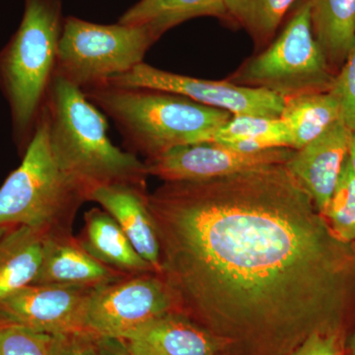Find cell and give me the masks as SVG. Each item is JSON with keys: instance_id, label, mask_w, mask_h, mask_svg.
<instances>
[{"instance_id": "f1b7e54d", "label": "cell", "mask_w": 355, "mask_h": 355, "mask_svg": "<svg viewBox=\"0 0 355 355\" xmlns=\"http://www.w3.org/2000/svg\"><path fill=\"white\" fill-rule=\"evenodd\" d=\"M349 159L355 172V132L352 133L349 142Z\"/></svg>"}, {"instance_id": "4316f807", "label": "cell", "mask_w": 355, "mask_h": 355, "mask_svg": "<svg viewBox=\"0 0 355 355\" xmlns=\"http://www.w3.org/2000/svg\"><path fill=\"white\" fill-rule=\"evenodd\" d=\"M287 355H345L342 331H316Z\"/></svg>"}, {"instance_id": "3957f363", "label": "cell", "mask_w": 355, "mask_h": 355, "mask_svg": "<svg viewBox=\"0 0 355 355\" xmlns=\"http://www.w3.org/2000/svg\"><path fill=\"white\" fill-rule=\"evenodd\" d=\"M83 91L114 121L127 151L141 154L146 161L176 147L212 142L233 116L225 110L156 89L103 83Z\"/></svg>"}, {"instance_id": "277c9868", "label": "cell", "mask_w": 355, "mask_h": 355, "mask_svg": "<svg viewBox=\"0 0 355 355\" xmlns=\"http://www.w3.org/2000/svg\"><path fill=\"white\" fill-rule=\"evenodd\" d=\"M17 30L0 50V92L8 104L14 144L25 153L57 74L64 27L62 0H23Z\"/></svg>"}, {"instance_id": "5b68a950", "label": "cell", "mask_w": 355, "mask_h": 355, "mask_svg": "<svg viewBox=\"0 0 355 355\" xmlns=\"http://www.w3.org/2000/svg\"><path fill=\"white\" fill-rule=\"evenodd\" d=\"M85 202L83 189L53 158L44 109L22 162L0 187V227L28 226L53 234L72 233L76 214Z\"/></svg>"}, {"instance_id": "4fadbf2b", "label": "cell", "mask_w": 355, "mask_h": 355, "mask_svg": "<svg viewBox=\"0 0 355 355\" xmlns=\"http://www.w3.org/2000/svg\"><path fill=\"white\" fill-rule=\"evenodd\" d=\"M135 355H221L225 343L183 313L151 320L123 338Z\"/></svg>"}, {"instance_id": "30bf717a", "label": "cell", "mask_w": 355, "mask_h": 355, "mask_svg": "<svg viewBox=\"0 0 355 355\" xmlns=\"http://www.w3.org/2000/svg\"><path fill=\"white\" fill-rule=\"evenodd\" d=\"M93 291L89 287L30 284L0 301V326L20 327L50 336L85 331Z\"/></svg>"}, {"instance_id": "9c48e42d", "label": "cell", "mask_w": 355, "mask_h": 355, "mask_svg": "<svg viewBox=\"0 0 355 355\" xmlns=\"http://www.w3.org/2000/svg\"><path fill=\"white\" fill-rule=\"evenodd\" d=\"M125 87H142L184 96L198 104L225 110L233 116L280 118L284 99L261 88L246 87L230 81H211L172 73L140 64L107 83Z\"/></svg>"}, {"instance_id": "4dcf8cb0", "label": "cell", "mask_w": 355, "mask_h": 355, "mask_svg": "<svg viewBox=\"0 0 355 355\" xmlns=\"http://www.w3.org/2000/svg\"><path fill=\"white\" fill-rule=\"evenodd\" d=\"M11 227H0V239L3 237V235L6 234L7 231L9 230Z\"/></svg>"}, {"instance_id": "7c38bea8", "label": "cell", "mask_w": 355, "mask_h": 355, "mask_svg": "<svg viewBox=\"0 0 355 355\" xmlns=\"http://www.w3.org/2000/svg\"><path fill=\"white\" fill-rule=\"evenodd\" d=\"M352 133L342 120L299 150L286 167L307 191L323 216L349 156Z\"/></svg>"}, {"instance_id": "9a60e30c", "label": "cell", "mask_w": 355, "mask_h": 355, "mask_svg": "<svg viewBox=\"0 0 355 355\" xmlns=\"http://www.w3.org/2000/svg\"><path fill=\"white\" fill-rule=\"evenodd\" d=\"M146 188L111 184L91 191L88 202L101 205L114 217L140 256L161 272L160 245L147 202Z\"/></svg>"}, {"instance_id": "83f0119b", "label": "cell", "mask_w": 355, "mask_h": 355, "mask_svg": "<svg viewBox=\"0 0 355 355\" xmlns=\"http://www.w3.org/2000/svg\"><path fill=\"white\" fill-rule=\"evenodd\" d=\"M96 342L100 355H135L123 338L97 336Z\"/></svg>"}, {"instance_id": "603a6c76", "label": "cell", "mask_w": 355, "mask_h": 355, "mask_svg": "<svg viewBox=\"0 0 355 355\" xmlns=\"http://www.w3.org/2000/svg\"><path fill=\"white\" fill-rule=\"evenodd\" d=\"M323 216L340 241L355 242V172L349 156Z\"/></svg>"}, {"instance_id": "44dd1931", "label": "cell", "mask_w": 355, "mask_h": 355, "mask_svg": "<svg viewBox=\"0 0 355 355\" xmlns=\"http://www.w3.org/2000/svg\"><path fill=\"white\" fill-rule=\"evenodd\" d=\"M212 142L239 151L253 153L266 149H292L291 130L282 118L233 116L217 130Z\"/></svg>"}, {"instance_id": "e0dca14e", "label": "cell", "mask_w": 355, "mask_h": 355, "mask_svg": "<svg viewBox=\"0 0 355 355\" xmlns=\"http://www.w3.org/2000/svg\"><path fill=\"white\" fill-rule=\"evenodd\" d=\"M49 234L44 229L16 226L0 239V301L34 284Z\"/></svg>"}, {"instance_id": "ac0fdd59", "label": "cell", "mask_w": 355, "mask_h": 355, "mask_svg": "<svg viewBox=\"0 0 355 355\" xmlns=\"http://www.w3.org/2000/svg\"><path fill=\"white\" fill-rule=\"evenodd\" d=\"M311 25L331 70L338 73L355 41V0H308Z\"/></svg>"}, {"instance_id": "7a4b0ae2", "label": "cell", "mask_w": 355, "mask_h": 355, "mask_svg": "<svg viewBox=\"0 0 355 355\" xmlns=\"http://www.w3.org/2000/svg\"><path fill=\"white\" fill-rule=\"evenodd\" d=\"M44 111L53 158L62 171L83 189L87 200L99 187L146 188V162L112 144L106 116L80 88L55 76Z\"/></svg>"}, {"instance_id": "7402d4cb", "label": "cell", "mask_w": 355, "mask_h": 355, "mask_svg": "<svg viewBox=\"0 0 355 355\" xmlns=\"http://www.w3.org/2000/svg\"><path fill=\"white\" fill-rule=\"evenodd\" d=\"M298 0H224L228 18L244 28L258 46L268 44Z\"/></svg>"}, {"instance_id": "d6986e66", "label": "cell", "mask_w": 355, "mask_h": 355, "mask_svg": "<svg viewBox=\"0 0 355 355\" xmlns=\"http://www.w3.org/2000/svg\"><path fill=\"white\" fill-rule=\"evenodd\" d=\"M203 16L227 19L224 0H139L121 16L118 22L150 26L163 36L172 28Z\"/></svg>"}, {"instance_id": "cb8c5ba5", "label": "cell", "mask_w": 355, "mask_h": 355, "mask_svg": "<svg viewBox=\"0 0 355 355\" xmlns=\"http://www.w3.org/2000/svg\"><path fill=\"white\" fill-rule=\"evenodd\" d=\"M51 336L0 326V355H50Z\"/></svg>"}, {"instance_id": "1f68e13d", "label": "cell", "mask_w": 355, "mask_h": 355, "mask_svg": "<svg viewBox=\"0 0 355 355\" xmlns=\"http://www.w3.org/2000/svg\"><path fill=\"white\" fill-rule=\"evenodd\" d=\"M352 245H354V249H355V242L352 243Z\"/></svg>"}, {"instance_id": "8992f818", "label": "cell", "mask_w": 355, "mask_h": 355, "mask_svg": "<svg viewBox=\"0 0 355 355\" xmlns=\"http://www.w3.org/2000/svg\"><path fill=\"white\" fill-rule=\"evenodd\" d=\"M161 37L150 26L102 25L69 16L60 36L55 76L81 90L100 85L142 64Z\"/></svg>"}, {"instance_id": "ba28073f", "label": "cell", "mask_w": 355, "mask_h": 355, "mask_svg": "<svg viewBox=\"0 0 355 355\" xmlns=\"http://www.w3.org/2000/svg\"><path fill=\"white\" fill-rule=\"evenodd\" d=\"M177 311L169 286L156 272L130 275L96 287L89 301L85 331L125 338L155 318Z\"/></svg>"}, {"instance_id": "6da1fadb", "label": "cell", "mask_w": 355, "mask_h": 355, "mask_svg": "<svg viewBox=\"0 0 355 355\" xmlns=\"http://www.w3.org/2000/svg\"><path fill=\"white\" fill-rule=\"evenodd\" d=\"M178 312L251 355L342 331L355 249L284 164L165 182L147 196Z\"/></svg>"}, {"instance_id": "484cf974", "label": "cell", "mask_w": 355, "mask_h": 355, "mask_svg": "<svg viewBox=\"0 0 355 355\" xmlns=\"http://www.w3.org/2000/svg\"><path fill=\"white\" fill-rule=\"evenodd\" d=\"M96 340L87 331L51 336L50 355H100Z\"/></svg>"}, {"instance_id": "2e32d148", "label": "cell", "mask_w": 355, "mask_h": 355, "mask_svg": "<svg viewBox=\"0 0 355 355\" xmlns=\"http://www.w3.org/2000/svg\"><path fill=\"white\" fill-rule=\"evenodd\" d=\"M77 239L93 258L116 272L127 275L156 272L106 210L92 207L86 211L83 231Z\"/></svg>"}, {"instance_id": "5bb4252c", "label": "cell", "mask_w": 355, "mask_h": 355, "mask_svg": "<svg viewBox=\"0 0 355 355\" xmlns=\"http://www.w3.org/2000/svg\"><path fill=\"white\" fill-rule=\"evenodd\" d=\"M128 277L93 258L72 233H50L34 284L96 288Z\"/></svg>"}, {"instance_id": "52a82bcc", "label": "cell", "mask_w": 355, "mask_h": 355, "mask_svg": "<svg viewBox=\"0 0 355 355\" xmlns=\"http://www.w3.org/2000/svg\"><path fill=\"white\" fill-rule=\"evenodd\" d=\"M336 76L313 34L309 1L303 0L279 38L228 81L288 99L330 92Z\"/></svg>"}, {"instance_id": "ffe728a7", "label": "cell", "mask_w": 355, "mask_h": 355, "mask_svg": "<svg viewBox=\"0 0 355 355\" xmlns=\"http://www.w3.org/2000/svg\"><path fill=\"white\" fill-rule=\"evenodd\" d=\"M282 119L291 130L292 149L299 150L342 120L338 99L331 92L284 99Z\"/></svg>"}, {"instance_id": "8fae6325", "label": "cell", "mask_w": 355, "mask_h": 355, "mask_svg": "<svg viewBox=\"0 0 355 355\" xmlns=\"http://www.w3.org/2000/svg\"><path fill=\"white\" fill-rule=\"evenodd\" d=\"M294 149L287 147L244 153L216 142L176 147L146 161L148 176L164 182L190 181L229 176L263 166L286 164Z\"/></svg>"}, {"instance_id": "d4e9b609", "label": "cell", "mask_w": 355, "mask_h": 355, "mask_svg": "<svg viewBox=\"0 0 355 355\" xmlns=\"http://www.w3.org/2000/svg\"><path fill=\"white\" fill-rule=\"evenodd\" d=\"M330 92L340 103L343 123L355 132V41Z\"/></svg>"}, {"instance_id": "f546056e", "label": "cell", "mask_w": 355, "mask_h": 355, "mask_svg": "<svg viewBox=\"0 0 355 355\" xmlns=\"http://www.w3.org/2000/svg\"><path fill=\"white\" fill-rule=\"evenodd\" d=\"M349 350L350 354L355 355V334L354 336H352V340H350Z\"/></svg>"}]
</instances>
